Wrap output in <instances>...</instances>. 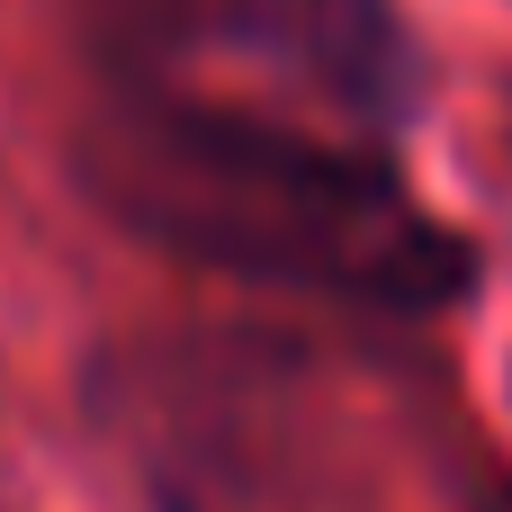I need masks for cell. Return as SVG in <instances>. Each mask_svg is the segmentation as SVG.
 Listing matches in <instances>:
<instances>
[{"label": "cell", "instance_id": "obj_2", "mask_svg": "<svg viewBox=\"0 0 512 512\" xmlns=\"http://www.w3.org/2000/svg\"><path fill=\"white\" fill-rule=\"evenodd\" d=\"M90 90H171L396 144L432 117L405 0H81Z\"/></svg>", "mask_w": 512, "mask_h": 512}, {"label": "cell", "instance_id": "obj_1", "mask_svg": "<svg viewBox=\"0 0 512 512\" xmlns=\"http://www.w3.org/2000/svg\"><path fill=\"white\" fill-rule=\"evenodd\" d=\"M72 171L144 252L270 297H315L360 324H441L486 288V243L423 198L396 144L342 126L171 90H90Z\"/></svg>", "mask_w": 512, "mask_h": 512}]
</instances>
